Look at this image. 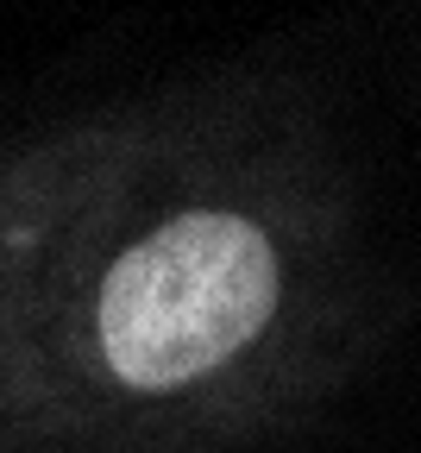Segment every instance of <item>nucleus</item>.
<instances>
[{
	"instance_id": "obj_1",
	"label": "nucleus",
	"mask_w": 421,
	"mask_h": 453,
	"mask_svg": "<svg viewBox=\"0 0 421 453\" xmlns=\"http://www.w3.org/2000/svg\"><path fill=\"white\" fill-rule=\"evenodd\" d=\"M271 309V240L239 214H183L113 265L101 290V353L126 384L170 390L226 365Z\"/></svg>"
}]
</instances>
